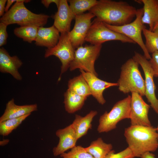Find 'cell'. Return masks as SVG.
<instances>
[{"mask_svg":"<svg viewBox=\"0 0 158 158\" xmlns=\"http://www.w3.org/2000/svg\"><path fill=\"white\" fill-rule=\"evenodd\" d=\"M137 9L125 1L100 0L89 12L103 23L121 26L131 22L136 17Z\"/></svg>","mask_w":158,"mask_h":158,"instance_id":"6da1fadb","label":"cell"},{"mask_svg":"<svg viewBox=\"0 0 158 158\" xmlns=\"http://www.w3.org/2000/svg\"><path fill=\"white\" fill-rule=\"evenodd\" d=\"M124 135L135 157L154 152L158 148V133L152 126L131 125L125 128Z\"/></svg>","mask_w":158,"mask_h":158,"instance_id":"7a4b0ae2","label":"cell"},{"mask_svg":"<svg viewBox=\"0 0 158 158\" xmlns=\"http://www.w3.org/2000/svg\"><path fill=\"white\" fill-rule=\"evenodd\" d=\"M29 0H17L9 10L0 19V22L7 26L16 24L20 26L35 25L43 27L47 22L49 16L44 14H37L28 9L24 3L30 2Z\"/></svg>","mask_w":158,"mask_h":158,"instance_id":"3957f363","label":"cell"},{"mask_svg":"<svg viewBox=\"0 0 158 158\" xmlns=\"http://www.w3.org/2000/svg\"><path fill=\"white\" fill-rule=\"evenodd\" d=\"M139 65L132 58L122 65L117 83L120 91L124 94L136 92L142 96H145V82L139 69Z\"/></svg>","mask_w":158,"mask_h":158,"instance_id":"277c9868","label":"cell"},{"mask_svg":"<svg viewBox=\"0 0 158 158\" xmlns=\"http://www.w3.org/2000/svg\"><path fill=\"white\" fill-rule=\"evenodd\" d=\"M131 96L116 102L109 112L105 111L99 118L97 128L99 133L107 132L116 128L121 121L130 119V114Z\"/></svg>","mask_w":158,"mask_h":158,"instance_id":"5b68a950","label":"cell"},{"mask_svg":"<svg viewBox=\"0 0 158 158\" xmlns=\"http://www.w3.org/2000/svg\"><path fill=\"white\" fill-rule=\"evenodd\" d=\"M102 46V44H86L77 48L75 50L73 60L70 66V71L79 68L97 76L94 65L99 56Z\"/></svg>","mask_w":158,"mask_h":158,"instance_id":"8992f818","label":"cell"},{"mask_svg":"<svg viewBox=\"0 0 158 158\" xmlns=\"http://www.w3.org/2000/svg\"><path fill=\"white\" fill-rule=\"evenodd\" d=\"M112 40L119 41L123 43L135 44L125 35L109 29L103 22L96 18L92 22L85 41L91 44L98 45Z\"/></svg>","mask_w":158,"mask_h":158,"instance_id":"52a82bcc","label":"cell"},{"mask_svg":"<svg viewBox=\"0 0 158 158\" xmlns=\"http://www.w3.org/2000/svg\"><path fill=\"white\" fill-rule=\"evenodd\" d=\"M143 12V8L137 9L135 20L123 25L114 26L104 23L109 29L125 35L138 44L143 51L145 57L148 60H150L151 57L146 48L142 38V32L143 29L145 27L141 21Z\"/></svg>","mask_w":158,"mask_h":158,"instance_id":"ba28073f","label":"cell"},{"mask_svg":"<svg viewBox=\"0 0 158 158\" xmlns=\"http://www.w3.org/2000/svg\"><path fill=\"white\" fill-rule=\"evenodd\" d=\"M68 33L61 34L56 45L52 48L46 49L44 54L45 58L53 55L58 58L61 61V73L58 81L60 80L61 75L69 68L74 58L75 50L69 39Z\"/></svg>","mask_w":158,"mask_h":158,"instance_id":"9c48e42d","label":"cell"},{"mask_svg":"<svg viewBox=\"0 0 158 158\" xmlns=\"http://www.w3.org/2000/svg\"><path fill=\"white\" fill-rule=\"evenodd\" d=\"M141 66L145 76V95L151 107L158 114V99L155 94L154 73L149 61L144 56L135 51L132 58Z\"/></svg>","mask_w":158,"mask_h":158,"instance_id":"30bf717a","label":"cell"},{"mask_svg":"<svg viewBox=\"0 0 158 158\" xmlns=\"http://www.w3.org/2000/svg\"><path fill=\"white\" fill-rule=\"evenodd\" d=\"M95 16L90 12L75 16L73 28L68 33L75 49L83 45L85 42V38L92 24L91 19Z\"/></svg>","mask_w":158,"mask_h":158,"instance_id":"8fae6325","label":"cell"},{"mask_svg":"<svg viewBox=\"0 0 158 158\" xmlns=\"http://www.w3.org/2000/svg\"><path fill=\"white\" fill-rule=\"evenodd\" d=\"M131 97L130 119L131 125L151 126L148 117L150 106L137 92H132Z\"/></svg>","mask_w":158,"mask_h":158,"instance_id":"7c38bea8","label":"cell"},{"mask_svg":"<svg viewBox=\"0 0 158 158\" xmlns=\"http://www.w3.org/2000/svg\"><path fill=\"white\" fill-rule=\"evenodd\" d=\"M68 2L66 0H60L57 11L52 17L54 20L53 25L61 34L70 32L71 22L75 16Z\"/></svg>","mask_w":158,"mask_h":158,"instance_id":"4fadbf2b","label":"cell"},{"mask_svg":"<svg viewBox=\"0 0 158 158\" xmlns=\"http://www.w3.org/2000/svg\"><path fill=\"white\" fill-rule=\"evenodd\" d=\"M80 71L89 86L91 95L99 104H104L106 100L103 96L104 91L110 87L118 86V83L107 82L100 79L92 73L81 70Z\"/></svg>","mask_w":158,"mask_h":158,"instance_id":"5bb4252c","label":"cell"},{"mask_svg":"<svg viewBox=\"0 0 158 158\" xmlns=\"http://www.w3.org/2000/svg\"><path fill=\"white\" fill-rule=\"evenodd\" d=\"M56 135L59 140L58 144L52 150L54 156L60 155L76 146L78 139L71 124L64 128L57 130Z\"/></svg>","mask_w":158,"mask_h":158,"instance_id":"9a60e30c","label":"cell"},{"mask_svg":"<svg viewBox=\"0 0 158 158\" xmlns=\"http://www.w3.org/2000/svg\"><path fill=\"white\" fill-rule=\"evenodd\" d=\"M23 63L17 56H11L4 48H0V71L8 73L15 79L21 81L22 77L18 70Z\"/></svg>","mask_w":158,"mask_h":158,"instance_id":"2e32d148","label":"cell"},{"mask_svg":"<svg viewBox=\"0 0 158 158\" xmlns=\"http://www.w3.org/2000/svg\"><path fill=\"white\" fill-rule=\"evenodd\" d=\"M37 110V104L19 105L16 104L12 98L6 104L3 114L0 117V122L7 119L16 118L24 115L31 114Z\"/></svg>","mask_w":158,"mask_h":158,"instance_id":"e0dca14e","label":"cell"},{"mask_svg":"<svg viewBox=\"0 0 158 158\" xmlns=\"http://www.w3.org/2000/svg\"><path fill=\"white\" fill-rule=\"evenodd\" d=\"M59 32L54 25L49 27H39L35 44L37 46L49 49L55 46L58 43L60 35Z\"/></svg>","mask_w":158,"mask_h":158,"instance_id":"ac0fdd59","label":"cell"},{"mask_svg":"<svg viewBox=\"0 0 158 158\" xmlns=\"http://www.w3.org/2000/svg\"><path fill=\"white\" fill-rule=\"evenodd\" d=\"M136 1L143 4L141 21L144 25L148 24L149 30L152 31L158 21V0H140Z\"/></svg>","mask_w":158,"mask_h":158,"instance_id":"d6986e66","label":"cell"},{"mask_svg":"<svg viewBox=\"0 0 158 158\" xmlns=\"http://www.w3.org/2000/svg\"><path fill=\"white\" fill-rule=\"evenodd\" d=\"M97 114V111L92 110L84 116L75 115V119L71 125L78 140L86 135L88 130L91 128L92 121Z\"/></svg>","mask_w":158,"mask_h":158,"instance_id":"ffe728a7","label":"cell"},{"mask_svg":"<svg viewBox=\"0 0 158 158\" xmlns=\"http://www.w3.org/2000/svg\"><path fill=\"white\" fill-rule=\"evenodd\" d=\"M64 95L65 109L69 114L73 113L80 109L87 99L68 89L64 93Z\"/></svg>","mask_w":158,"mask_h":158,"instance_id":"44dd1931","label":"cell"},{"mask_svg":"<svg viewBox=\"0 0 158 158\" xmlns=\"http://www.w3.org/2000/svg\"><path fill=\"white\" fill-rule=\"evenodd\" d=\"M112 148V144L104 142L101 138L92 141L89 146L85 148L86 151L94 158H105Z\"/></svg>","mask_w":158,"mask_h":158,"instance_id":"7402d4cb","label":"cell"},{"mask_svg":"<svg viewBox=\"0 0 158 158\" xmlns=\"http://www.w3.org/2000/svg\"><path fill=\"white\" fill-rule=\"evenodd\" d=\"M68 83V89L73 92L86 98L91 95L89 86L81 73L70 79Z\"/></svg>","mask_w":158,"mask_h":158,"instance_id":"603a6c76","label":"cell"},{"mask_svg":"<svg viewBox=\"0 0 158 158\" xmlns=\"http://www.w3.org/2000/svg\"><path fill=\"white\" fill-rule=\"evenodd\" d=\"M38 27L35 25L20 26L14 30V34L17 37L29 43L35 41L38 31Z\"/></svg>","mask_w":158,"mask_h":158,"instance_id":"cb8c5ba5","label":"cell"},{"mask_svg":"<svg viewBox=\"0 0 158 158\" xmlns=\"http://www.w3.org/2000/svg\"><path fill=\"white\" fill-rule=\"evenodd\" d=\"M71 11L75 16L90 11L97 3L96 0H70L68 1Z\"/></svg>","mask_w":158,"mask_h":158,"instance_id":"d4e9b609","label":"cell"},{"mask_svg":"<svg viewBox=\"0 0 158 158\" xmlns=\"http://www.w3.org/2000/svg\"><path fill=\"white\" fill-rule=\"evenodd\" d=\"M30 114H27L18 118L9 119L0 122V135L3 136L9 135Z\"/></svg>","mask_w":158,"mask_h":158,"instance_id":"484cf974","label":"cell"},{"mask_svg":"<svg viewBox=\"0 0 158 158\" xmlns=\"http://www.w3.org/2000/svg\"><path fill=\"white\" fill-rule=\"evenodd\" d=\"M142 32L145 39V45L148 52L152 54L158 51V30L152 31L145 27Z\"/></svg>","mask_w":158,"mask_h":158,"instance_id":"4316f807","label":"cell"},{"mask_svg":"<svg viewBox=\"0 0 158 158\" xmlns=\"http://www.w3.org/2000/svg\"><path fill=\"white\" fill-rule=\"evenodd\" d=\"M60 156L62 158H94L81 146H75L69 152H64Z\"/></svg>","mask_w":158,"mask_h":158,"instance_id":"83f0119b","label":"cell"},{"mask_svg":"<svg viewBox=\"0 0 158 158\" xmlns=\"http://www.w3.org/2000/svg\"><path fill=\"white\" fill-rule=\"evenodd\" d=\"M132 151L128 147L125 150L115 153L114 150L111 151L105 158H134Z\"/></svg>","mask_w":158,"mask_h":158,"instance_id":"f1b7e54d","label":"cell"},{"mask_svg":"<svg viewBox=\"0 0 158 158\" xmlns=\"http://www.w3.org/2000/svg\"><path fill=\"white\" fill-rule=\"evenodd\" d=\"M151 57L149 62L153 71L154 76L158 77V51L152 53Z\"/></svg>","mask_w":158,"mask_h":158,"instance_id":"f546056e","label":"cell"},{"mask_svg":"<svg viewBox=\"0 0 158 158\" xmlns=\"http://www.w3.org/2000/svg\"><path fill=\"white\" fill-rule=\"evenodd\" d=\"M7 25L5 24L0 23V46L5 45L7 43L8 34L6 29Z\"/></svg>","mask_w":158,"mask_h":158,"instance_id":"4dcf8cb0","label":"cell"},{"mask_svg":"<svg viewBox=\"0 0 158 158\" xmlns=\"http://www.w3.org/2000/svg\"><path fill=\"white\" fill-rule=\"evenodd\" d=\"M60 0H42L41 1V3L44 6L47 8L49 7L50 4L51 3H54L58 8L59 6Z\"/></svg>","mask_w":158,"mask_h":158,"instance_id":"1f68e13d","label":"cell"},{"mask_svg":"<svg viewBox=\"0 0 158 158\" xmlns=\"http://www.w3.org/2000/svg\"><path fill=\"white\" fill-rule=\"evenodd\" d=\"M6 0H0V16L2 17L4 14L5 12V5L6 2H7Z\"/></svg>","mask_w":158,"mask_h":158,"instance_id":"d6a6232c","label":"cell"},{"mask_svg":"<svg viewBox=\"0 0 158 158\" xmlns=\"http://www.w3.org/2000/svg\"><path fill=\"white\" fill-rule=\"evenodd\" d=\"M17 0H8L7 1V4L6 5L5 9V12H7L11 5L14 2H16Z\"/></svg>","mask_w":158,"mask_h":158,"instance_id":"836d02e7","label":"cell"},{"mask_svg":"<svg viewBox=\"0 0 158 158\" xmlns=\"http://www.w3.org/2000/svg\"><path fill=\"white\" fill-rule=\"evenodd\" d=\"M140 157L141 158H155V155L149 152L145 153Z\"/></svg>","mask_w":158,"mask_h":158,"instance_id":"e575fe53","label":"cell"},{"mask_svg":"<svg viewBox=\"0 0 158 158\" xmlns=\"http://www.w3.org/2000/svg\"><path fill=\"white\" fill-rule=\"evenodd\" d=\"M9 141L8 139H4L0 141V145L3 146L8 144Z\"/></svg>","mask_w":158,"mask_h":158,"instance_id":"d590c367","label":"cell"},{"mask_svg":"<svg viewBox=\"0 0 158 158\" xmlns=\"http://www.w3.org/2000/svg\"><path fill=\"white\" fill-rule=\"evenodd\" d=\"M157 30H158V21L155 25L152 31Z\"/></svg>","mask_w":158,"mask_h":158,"instance_id":"8d00e7d4","label":"cell"},{"mask_svg":"<svg viewBox=\"0 0 158 158\" xmlns=\"http://www.w3.org/2000/svg\"><path fill=\"white\" fill-rule=\"evenodd\" d=\"M156 129L157 132L158 133V126Z\"/></svg>","mask_w":158,"mask_h":158,"instance_id":"74e56055","label":"cell"}]
</instances>
